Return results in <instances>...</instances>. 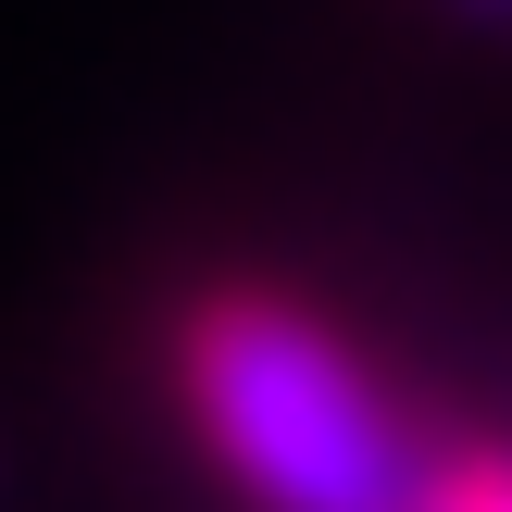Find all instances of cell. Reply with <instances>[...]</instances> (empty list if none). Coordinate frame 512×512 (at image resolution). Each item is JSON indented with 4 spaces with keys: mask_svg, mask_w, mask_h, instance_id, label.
<instances>
[{
    "mask_svg": "<svg viewBox=\"0 0 512 512\" xmlns=\"http://www.w3.org/2000/svg\"><path fill=\"white\" fill-rule=\"evenodd\" d=\"M413 512H512V425H450Z\"/></svg>",
    "mask_w": 512,
    "mask_h": 512,
    "instance_id": "7a4b0ae2",
    "label": "cell"
},
{
    "mask_svg": "<svg viewBox=\"0 0 512 512\" xmlns=\"http://www.w3.org/2000/svg\"><path fill=\"white\" fill-rule=\"evenodd\" d=\"M450 13H463V25H500V38H512V0H450Z\"/></svg>",
    "mask_w": 512,
    "mask_h": 512,
    "instance_id": "3957f363",
    "label": "cell"
},
{
    "mask_svg": "<svg viewBox=\"0 0 512 512\" xmlns=\"http://www.w3.org/2000/svg\"><path fill=\"white\" fill-rule=\"evenodd\" d=\"M163 388L238 512H413L450 425L275 275H200L163 313Z\"/></svg>",
    "mask_w": 512,
    "mask_h": 512,
    "instance_id": "6da1fadb",
    "label": "cell"
}]
</instances>
